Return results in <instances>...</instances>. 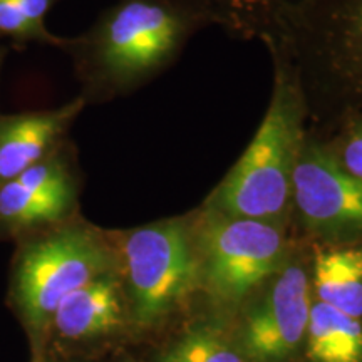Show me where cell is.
Segmentation results:
<instances>
[{
	"instance_id": "obj_1",
	"label": "cell",
	"mask_w": 362,
	"mask_h": 362,
	"mask_svg": "<svg viewBox=\"0 0 362 362\" xmlns=\"http://www.w3.org/2000/svg\"><path fill=\"white\" fill-rule=\"evenodd\" d=\"M202 29L176 0H116L78 37H66L86 104L124 98L163 74Z\"/></svg>"
},
{
	"instance_id": "obj_2",
	"label": "cell",
	"mask_w": 362,
	"mask_h": 362,
	"mask_svg": "<svg viewBox=\"0 0 362 362\" xmlns=\"http://www.w3.org/2000/svg\"><path fill=\"white\" fill-rule=\"evenodd\" d=\"M304 96L307 123L362 116V0H302L274 35Z\"/></svg>"
},
{
	"instance_id": "obj_3",
	"label": "cell",
	"mask_w": 362,
	"mask_h": 362,
	"mask_svg": "<svg viewBox=\"0 0 362 362\" xmlns=\"http://www.w3.org/2000/svg\"><path fill=\"white\" fill-rule=\"evenodd\" d=\"M264 45L274 66L265 116L205 206L226 215L284 225L292 208L293 170L307 136V111L288 62L274 45Z\"/></svg>"
},
{
	"instance_id": "obj_4",
	"label": "cell",
	"mask_w": 362,
	"mask_h": 362,
	"mask_svg": "<svg viewBox=\"0 0 362 362\" xmlns=\"http://www.w3.org/2000/svg\"><path fill=\"white\" fill-rule=\"evenodd\" d=\"M198 287L218 307H235L282 269V225L226 215L203 206L192 226Z\"/></svg>"
},
{
	"instance_id": "obj_5",
	"label": "cell",
	"mask_w": 362,
	"mask_h": 362,
	"mask_svg": "<svg viewBox=\"0 0 362 362\" xmlns=\"http://www.w3.org/2000/svg\"><path fill=\"white\" fill-rule=\"evenodd\" d=\"M111 270L115 257L101 235L90 226L64 221L21 250L13 300L25 324L39 332L49 327L62 298Z\"/></svg>"
},
{
	"instance_id": "obj_6",
	"label": "cell",
	"mask_w": 362,
	"mask_h": 362,
	"mask_svg": "<svg viewBox=\"0 0 362 362\" xmlns=\"http://www.w3.org/2000/svg\"><path fill=\"white\" fill-rule=\"evenodd\" d=\"M131 317L149 329L166 320L198 287L192 226L173 218L139 226L121 242Z\"/></svg>"
},
{
	"instance_id": "obj_7",
	"label": "cell",
	"mask_w": 362,
	"mask_h": 362,
	"mask_svg": "<svg viewBox=\"0 0 362 362\" xmlns=\"http://www.w3.org/2000/svg\"><path fill=\"white\" fill-rule=\"evenodd\" d=\"M292 206L312 235H362V180L341 166L332 149L307 133L292 180Z\"/></svg>"
},
{
	"instance_id": "obj_8",
	"label": "cell",
	"mask_w": 362,
	"mask_h": 362,
	"mask_svg": "<svg viewBox=\"0 0 362 362\" xmlns=\"http://www.w3.org/2000/svg\"><path fill=\"white\" fill-rule=\"evenodd\" d=\"M309 279L300 265L282 269L247 312L238 346L250 362H287L305 341L310 315Z\"/></svg>"
},
{
	"instance_id": "obj_9",
	"label": "cell",
	"mask_w": 362,
	"mask_h": 362,
	"mask_svg": "<svg viewBox=\"0 0 362 362\" xmlns=\"http://www.w3.org/2000/svg\"><path fill=\"white\" fill-rule=\"evenodd\" d=\"M62 141L49 156L0 187V228L30 232L64 223L78 202V183Z\"/></svg>"
},
{
	"instance_id": "obj_10",
	"label": "cell",
	"mask_w": 362,
	"mask_h": 362,
	"mask_svg": "<svg viewBox=\"0 0 362 362\" xmlns=\"http://www.w3.org/2000/svg\"><path fill=\"white\" fill-rule=\"evenodd\" d=\"M84 107L78 94L54 110L0 115V187L51 155Z\"/></svg>"
},
{
	"instance_id": "obj_11",
	"label": "cell",
	"mask_w": 362,
	"mask_h": 362,
	"mask_svg": "<svg viewBox=\"0 0 362 362\" xmlns=\"http://www.w3.org/2000/svg\"><path fill=\"white\" fill-rule=\"evenodd\" d=\"M124 314L123 287L111 270L62 298L49 327L67 341H88L116 332L124 324Z\"/></svg>"
},
{
	"instance_id": "obj_12",
	"label": "cell",
	"mask_w": 362,
	"mask_h": 362,
	"mask_svg": "<svg viewBox=\"0 0 362 362\" xmlns=\"http://www.w3.org/2000/svg\"><path fill=\"white\" fill-rule=\"evenodd\" d=\"M200 27H218L237 39L274 35L302 0H176Z\"/></svg>"
},
{
	"instance_id": "obj_13",
	"label": "cell",
	"mask_w": 362,
	"mask_h": 362,
	"mask_svg": "<svg viewBox=\"0 0 362 362\" xmlns=\"http://www.w3.org/2000/svg\"><path fill=\"white\" fill-rule=\"evenodd\" d=\"M317 300L362 319V247H330L314 262Z\"/></svg>"
},
{
	"instance_id": "obj_14",
	"label": "cell",
	"mask_w": 362,
	"mask_h": 362,
	"mask_svg": "<svg viewBox=\"0 0 362 362\" xmlns=\"http://www.w3.org/2000/svg\"><path fill=\"white\" fill-rule=\"evenodd\" d=\"M304 344L309 362H362V320L312 302Z\"/></svg>"
},
{
	"instance_id": "obj_15",
	"label": "cell",
	"mask_w": 362,
	"mask_h": 362,
	"mask_svg": "<svg viewBox=\"0 0 362 362\" xmlns=\"http://www.w3.org/2000/svg\"><path fill=\"white\" fill-rule=\"evenodd\" d=\"M158 362H250L238 342L211 325H197L163 352Z\"/></svg>"
},
{
	"instance_id": "obj_16",
	"label": "cell",
	"mask_w": 362,
	"mask_h": 362,
	"mask_svg": "<svg viewBox=\"0 0 362 362\" xmlns=\"http://www.w3.org/2000/svg\"><path fill=\"white\" fill-rule=\"evenodd\" d=\"M0 39H11L16 44L37 42L62 49L66 37L42 33L30 24L16 0H0Z\"/></svg>"
},
{
	"instance_id": "obj_17",
	"label": "cell",
	"mask_w": 362,
	"mask_h": 362,
	"mask_svg": "<svg viewBox=\"0 0 362 362\" xmlns=\"http://www.w3.org/2000/svg\"><path fill=\"white\" fill-rule=\"evenodd\" d=\"M344 128L346 136L342 139L341 153H332L344 170L362 180V116L356 117Z\"/></svg>"
},
{
	"instance_id": "obj_18",
	"label": "cell",
	"mask_w": 362,
	"mask_h": 362,
	"mask_svg": "<svg viewBox=\"0 0 362 362\" xmlns=\"http://www.w3.org/2000/svg\"><path fill=\"white\" fill-rule=\"evenodd\" d=\"M19 4L21 11L24 12V16L29 19L30 24L37 27L42 33H51L47 29V19L49 12L52 11L56 4L61 2V0H16Z\"/></svg>"
},
{
	"instance_id": "obj_19",
	"label": "cell",
	"mask_w": 362,
	"mask_h": 362,
	"mask_svg": "<svg viewBox=\"0 0 362 362\" xmlns=\"http://www.w3.org/2000/svg\"><path fill=\"white\" fill-rule=\"evenodd\" d=\"M7 51H8V47H7V45H0V71H2V66H4V61H6V56H7Z\"/></svg>"
}]
</instances>
